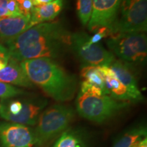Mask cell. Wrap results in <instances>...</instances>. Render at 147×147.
Instances as JSON below:
<instances>
[{"label":"cell","mask_w":147,"mask_h":147,"mask_svg":"<svg viewBox=\"0 0 147 147\" xmlns=\"http://www.w3.org/2000/svg\"><path fill=\"white\" fill-rule=\"evenodd\" d=\"M71 35L59 22H47L34 25L2 42L10 57L19 62L38 58L54 59L70 48Z\"/></svg>","instance_id":"cell-1"},{"label":"cell","mask_w":147,"mask_h":147,"mask_svg":"<svg viewBox=\"0 0 147 147\" xmlns=\"http://www.w3.org/2000/svg\"><path fill=\"white\" fill-rule=\"evenodd\" d=\"M27 78L58 102L71 100L77 89L74 75L67 72L54 59L38 58L20 62Z\"/></svg>","instance_id":"cell-2"},{"label":"cell","mask_w":147,"mask_h":147,"mask_svg":"<svg viewBox=\"0 0 147 147\" xmlns=\"http://www.w3.org/2000/svg\"><path fill=\"white\" fill-rule=\"evenodd\" d=\"M75 112L70 106L55 104L40 115L34 130L36 146H42L62 133L73 121Z\"/></svg>","instance_id":"cell-3"},{"label":"cell","mask_w":147,"mask_h":147,"mask_svg":"<svg viewBox=\"0 0 147 147\" xmlns=\"http://www.w3.org/2000/svg\"><path fill=\"white\" fill-rule=\"evenodd\" d=\"M110 52L120 61L130 65L144 63L147 55V38L145 33L112 35L106 41Z\"/></svg>","instance_id":"cell-4"},{"label":"cell","mask_w":147,"mask_h":147,"mask_svg":"<svg viewBox=\"0 0 147 147\" xmlns=\"http://www.w3.org/2000/svg\"><path fill=\"white\" fill-rule=\"evenodd\" d=\"M127 102L116 100L108 95H94L79 92L76 100V111L81 117L96 123L111 118L127 106Z\"/></svg>","instance_id":"cell-5"},{"label":"cell","mask_w":147,"mask_h":147,"mask_svg":"<svg viewBox=\"0 0 147 147\" xmlns=\"http://www.w3.org/2000/svg\"><path fill=\"white\" fill-rule=\"evenodd\" d=\"M112 35L145 33L147 30V0H122L118 14L109 29Z\"/></svg>","instance_id":"cell-6"},{"label":"cell","mask_w":147,"mask_h":147,"mask_svg":"<svg viewBox=\"0 0 147 147\" xmlns=\"http://www.w3.org/2000/svg\"><path fill=\"white\" fill-rule=\"evenodd\" d=\"M90 36L85 32L71 35L70 48L85 65L109 66L115 60V55L101 44L91 43Z\"/></svg>","instance_id":"cell-7"},{"label":"cell","mask_w":147,"mask_h":147,"mask_svg":"<svg viewBox=\"0 0 147 147\" xmlns=\"http://www.w3.org/2000/svg\"><path fill=\"white\" fill-rule=\"evenodd\" d=\"M0 141L3 147H34V132L24 125L0 123Z\"/></svg>","instance_id":"cell-8"},{"label":"cell","mask_w":147,"mask_h":147,"mask_svg":"<svg viewBox=\"0 0 147 147\" xmlns=\"http://www.w3.org/2000/svg\"><path fill=\"white\" fill-rule=\"evenodd\" d=\"M122 0H93L91 18L88 29L91 32L106 27L109 29L115 22Z\"/></svg>","instance_id":"cell-9"},{"label":"cell","mask_w":147,"mask_h":147,"mask_svg":"<svg viewBox=\"0 0 147 147\" xmlns=\"http://www.w3.org/2000/svg\"><path fill=\"white\" fill-rule=\"evenodd\" d=\"M47 100L42 97L26 100L23 102V108L17 115H12L0 110V117L10 123L24 125H34L38 122L40 115L47 106Z\"/></svg>","instance_id":"cell-10"},{"label":"cell","mask_w":147,"mask_h":147,"mask_svg":"<svg viewBox=\"0 0 147 147\" xmlns=\"http://www.w3.org/2000/svg\"><path fill=\"white\" fill-rule=\"evenodd\" d=\"M97 68L103 76L110 97L118 101H137L127 88L117 78L109 66H97Z\"/></svg>","instance_id":"cell-11"},{"label":"cell","mask_w":147,"mask_h":147,"mask_svg":"<svg viewBox=\"0 0 147 147\" xmlns=\"http://www.w3.org/2000/svg\"><path fill=\"white\" fill-rule=\"evenodd\" d=\"M109 67L115 73L117 78L127 88L137 101L143 100V96L138 87L136 79L134 74L133 69H131V65L120 60H115Z\"/></svg>","instance_id":"cell-12"},{"label":"cell","mask_w":147,"mask_h":147,"mask_svg":"<svg viewBox=\"0 0 147 147\" xmlns=\"http://www.w3.org/2000/svg\"><path fill=\"white\" fill-rule=\"evenodd\" d=\"M32 27L30 17L21 16L0 18V42L13 38Z\"/></svg>","instance_id":"cell-13"},{"label":"cell","mask_w":147,"mask_h":147,"mask_svg":"<svg viewBox=\"0 0 147 147\" xmlns=\"http://www.w3.org/2000/svg\"><path fill=\"white\" fill-rule=\"evenodd\" d=\"M0 82L27 88L34 87L21 67L20 62L12 57L9 59L4 68L0 70Z\"/></svg>","instance_id":"cell-14"},{"label":"cell","mask_w":147,"mask_h":147,"mask_svg":"<svg viewBox=\"0 0 147 147\" xmlns=\"http://www.w3.org/2000/svg\"><path fill=\"white\" fill-rule=\"evenodd\" d=\"M63 5V0H54L45 4L34 6L30 16L32 27L38 24L53 21L59 14Z\"/></svg>","instance_id":"cell-15"},{"label":"cell","mask_w":147,"mask_h":147,"mask_svg":"<svg viewBox=\"0 0 147 147\" xmlns=\"http://www.w3.org/2000/svg\"><path fill=\"white\" fill-rule=\"evenodd\" d=\"M146 138V129L144 126L138 127L128 131L114 144L113 147H134Z\"/></svg>","instance_id":"cell-16"},{"label":"cell","mask_w":147,"mask_h":147,"mask_svg":"<svg viewBox=\"0 0 147 147\" xmlns=\"http://www.w3.org/2000/svg\"><path fill=\"white\" fill-rule=\"evenodd\" d=\"M80 75L84 81L87 82L91 85L99 87L102 89L104 95H108L104 78L97 68V66L85 65L82 67Z\"/></svg>","instance_id":"cell-17"},{"label":"cell","mask_w":147,"mask_h":147,"mask_svg":"<svg viewBox=\"0 0 147 147\" xmlns=\"http://www.w3.org/2000/svg\"><path fill=\"white\" fill-rule=\"evenodd\" d=\"M93 0H77L76 12L82 25H88L92 14Z\"/></svg>","instance_id":"cell-18"},{"label":"cell","mask_w":147,"mask_h":147,"mask_svg":"<svg viewBox=\"0 0 147 147\" xmlns=\"http://www.w3.org/2000/svg\"><path fill=\"white\" fill-rule=\"evenodd\" d=\"M53 147H84L82 140L78 136L69 131L62 133Z\"/></svg>","instance_id":"cell-19"},{"label":"cell","mask_w":147,"mask_h":147,"mask_svg":"<svg viewBox=\"0 0 147 147\" xmlns=\"http://www.w3.org/2000/svg\"><path fill=\"white\" fill-rule=\"evenodd\" d=\"M23 93H24V91L21 89H18L10 84L0 82V98L2 100H7Z\"/></svg>","instance_id":"cell-20"},{"label":"cell","mask_w":147,"mask_h":147,"mask_svg":"<svg viewBox=\"0 0 147 147\" xmlns=\"http://www.w3.org/2000/svg\"><path fill=\"white\" fill-rule=\"evenodd\" d=\"M17 3L18 8L21 11L22 15L27 17H30L31 12L34 8V5L31 0H15Z\"/></svg>","instance_id":"cell-21"},{"label":"cell","mask_w":147,"mask_h":147,"mask_svg":"<svg viewBox=\"0 0 147 147\" xmlns=\"http://www.w3.org/2000/svg\"><path fill=\"white\" fill-rule=\"evenodd\" d=\"M108 36H110L109 29L106 27H102L97 29L93 36H90L89 40L91 43L96 44L99 43L102 39Z\"/></svg>","instance_id":"cell-22"},{"label":"cell","mask_w":147,"mask_h":147,"mask_svg":"<svg viewBox=\"0 0 147 147\" xmlns=\"http://www.w3.org/2000/svg\"><path fill=\"white\" fill-rule=\"evenodd\" d=\"M7 8H8V16L16 17V16H23L15 0H8Z\"/></svg>","instance_id":"cell-23"},{"label":"cell","mask_w":147,"mask_h":147,"mask_svg":"<svg viewBox=\"0 0 147 147\" xmlns=\"http://www.w3.org/2000/svg\"><path fill=\"white\" fill-rule=\"evenodd\" d=\"M8 0H0V18L8 16Z\"/></svg>","instance_id":"cell-24"},{"label":"cell","mask_w":147,"mask_h":147,"mask_svg":"<svg viewBox=\"0 0 147 147\" xmlns=\"http://www.w3.org/2000/svg\"><path fill=\"white\" fill-rule=\"evenodd\" d=\"M31 1H32L34 6H37V5L45 4V3L51 2V1H54V0H31Z\"/></svg>","instance_id":"cell-25"},{"label":"cell","mask_w":147,"mask_h":147,"mask_svg":"<svg viewBox=\"0 0 147 147\" xmlns=\"http://www.w3.org/2000/svg\"><path fill=\"white\" fill-rule=\"evenodd\" d=\"M134 147H147L146 138H145L143 139L142 140H141L140 142L138 143L137 144H136Z\"/></svg>","instance_id":"cell-26"},{"label":"cell","mask_w":147,"mask_h":147,"mask_svg":"<svg viewBox=\"0 0 147 147\" xmlns=\"http://www.w3.org/2000/svg\"><path fill=\"white\" fill-rule=\"evenodd\" d=\"M8 63V61H6L3 59L0 58V70L4 68L5 66L7 65V64Z\"/></svg>","instance_id":"cell-27"}]
</instances>
